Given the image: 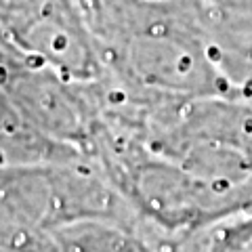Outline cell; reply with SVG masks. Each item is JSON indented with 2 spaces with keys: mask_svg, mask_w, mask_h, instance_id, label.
Here are the masks:
<instances>
[{
  "mask_svg": "<svg viewBox=\"0 0 252 252\" xmlns=\"http://www.w3.org/2000/svg\"><path fill=\"white\" fill-rule=\"evenodd\" d=\"M112 80L143 94L240 97L183 0H99L84 15Z\"/></svg>",
  "mask_w": 252,
  "mask_h": 252,
  "instance_id": "obj_1",
  "label": "cell"
},
{
  "mask_svg": "<svg viewBox=\"0 0 252 252\" xmlns=\"http://www.w3.org/2000/svg\"><path fill=\"white\" fill-rule=\"evenodd\" d=\"M219 65L252 61V0H183Z\"/></svg>",
  "mask_w": 252,
  "mask_h": 252,
  "instance_id": "obj_2",
  "label": "cell"
},
{
  "mask_svg": "<svg viewBox=\"0 0 252 252\" xmlns=\"http://www.w3.org/2000/svg\"><path fill=\"white\" fill-rule=\"evenodd\" d=\"M179 244H193L198 252H252V210L227 215Z\"/></svg>",
  "mask_w": 252,
  "mask_h": 252,
  "instance_id": "obj_3",
  "label": "cell"
},
{
  "mask_svg": "<svg viewBox=\"0 0 252 252\" xmlns=\"http://www.w3.org/2000/svg\"><path fill=\"white\" fill-rule=\"evenodd\" d=\"M74 2L78 4V9H80V11H82V15H86V13H89V11L93 9V6H94V4H97V2H99V0H74Z\"/></svg>",
  "mask_w": 252,
  "mask_h": 252,
  "instance_id": "obj_4",
  "label": "cell"
}]
</instances>
